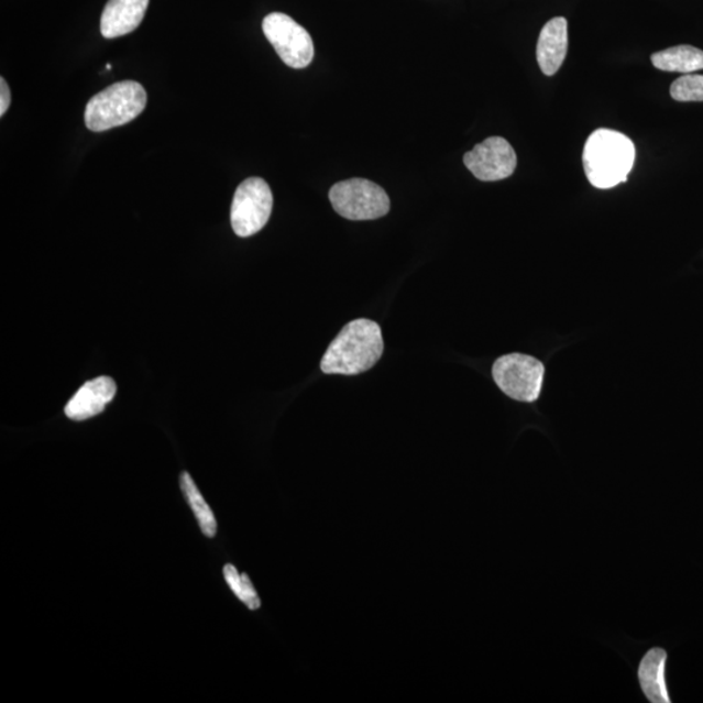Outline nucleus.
Segmentation results:
<instances>
[{
	"label": "nucleus",
	"mask_w": 703,
	"mask_h": 703,
	"mask_svg": "<svg viewBox=\"0 0 703 703\" xmlns=\"http://www.w3.org/2000/svg\"><path fill=\"white\" fill-rule=\"evenodd\" d=\"M117 394V383L110 376H98L85 383L66 406V416L74 421H85L102 414Z\"/></svg>",
	"instance_id": "9"
},
{
	"label": "nucleus",
	"mask_w": 703,
	"mask_h": 703,
	"mask_svg": "<svg viewBox=\"0 0 703 703\" xmlns=\"http://www.w3.org/2000/svg\"><path fill=\"white\" fill-rule=\"evenodd\" d=\"M11 105V90L4 78H0V117H4Z\"/></svg>",
	"instance_id": "17"
},
{
	"label": "nucleus",
	"mask_w": 703,
	"mask_h": 703,
	"mask_svg": "<svg viewBox=\"0 0 703 703\" xmlns=\"http://www.w3.org/2000/svg\"><path fill=\"white\" fill-rule=\"evenodd\" d=\"M180 485L183 493L187 496L191 510H194L198 524H200L204 536L215 538L217 536L216 516L212 514L209 504L204 499L200 490H198L194 479L190 477L188 472L182 473Z\"/></svg>",
	"instance_id": "14"
},
{
	"label": "nucleus",
	"mask_w": 703,
	"mask_h": 703,
	"mask_svg": "<svg viewBox=\"0 0 703 703\" xmlns=\"http://www.w3.org/2000/svg\"><path fill=\"white\" fill-rule=\"evenodd\" d=\"M147 95L140 83L120 81L99 91L85 110V125L91 132H105L131 123L141 116Z\"/></svg>",
	"instance_id": "3"
},
{
	"label": "nucleus",
	"mask_w": 703,
	"mask_h": 703,
	"mask_svg": "<svg viewBox=\"0 0 703 703\" xmlns=\"http://www.w3.org/2000/svg\"><path fill=\"white\" fill-rule=\"evenodd\" d=\"M671 97L678 102H703V76L685 75L671 85Z\"/></svg>",
	"instance_id": "16"
},
{
	"label": "nucleus",
	"mask_w": 703,
	"mask_h": 703,
	"mask_svg": "<svg viewBox=\"0 0 703 703\" xmlns=\"http://www.w3.org/2000/svg\"><path fill=\"white\" fill-rule=\"evenodd\" d=\"M651 63L666 73L689 75L703 69V52L689 45L674 46L652 54Z\"/></svg>",
	"instance_id": "13"
},
{
	"label": "nucleus",
	"mask_w": 703,
	"mask_h": 703,
	"mask_svg": "<svg viewBox=\"0 0 703 703\" xmlns=\"http://www.w3.org/2000/svg\"><path fill=\"white\" fill-rule=\"evenodd\" d=\"M464 165L481 182H499L515 173L517 156L507 140L490 138L464 155Z\"/></svg>",
	"instance_id": "8"
},
{
	"label": "nucleus",
	"mask_w": 703,
	"mask_h": 703,
	"mask_svg": "<svg viewBox=\"0 0 703 703\" xmlns=\"http://www.w3.org/2000/svg\"><path fill=\"white\" fill-rule=\"evenodd\" d=\"M568 52V23L556 18L543 26L537 44V61L546 76H553L565 61Z\"/></svg>",
	"instance_id": "11"
},
{
	"label": "nucleus",
	"mask_w": 703,
	"mask_h": 703,
	"mask_svg": "<svg viewBox=\"0 0 703 703\" xmlns=\"http://www.w3.org/2000/svg\"><path fill=\"white\" fill-rule=\"evenodd\" d=\"M667 652L664 649H650L638 666V681L646 699L651 703H670L666 683Z\"/></svg>",
	"instance_id": "12"
},
{
	"label": "nucleus",
	"mask_w": 703,
	"mask_h": 703,
	"mask_svg": "<svg viewBox=\"0 0 703 703\" xmlns=\"http://www.w3.org/2000/svg\"><path fill=\"white\" fill-rule=\"evenodd\" d=\"M383 350L380 325L371 319H354L332 340L322 358L321 371L340 375L365 373L381 360Z\"/></svg>",
	"instance_id": "1"
},
{
	"label": "nucleus",
	"mask_w": 703,
	"mask_h": 703,
	"mask_svg": "<svg viewBox=\"0 0 703 703\" xmlns=\"http://www.w3.org/2000/svg\"><path fill=\"white\" fill-rule=\"evenodd\" d=\"M223 574L233 594L237 595L248 608L259 609L261 607L259 594L255 592L252 581L246 573L240 574L237 567L227 564L223 568Z\"/></svg>",
	"instance_id": "15"
},
{
	"label": "nucleus",
	"mask_w": 703,
	"mask_h": 703,
	"mask_svg": "<svg viewBox=\"0 0 703 703\" xmlns=\"http://www.w3.org/2000/svg\"><path fill=\"white\" fill-rule=\"evenodd\" d=\"M329 198L338 215L350 220L385 217L391 206L385 189L366 179L337 183L331 188Z\"/></svg>",
	"instance_id": "5"
},
{
	"label": "nucleus",
	"mask_w": 703,
	"mask_h": 703,
	"mask_svg": "<svg viewBox=\"0 0 703 703\" xmlns=\"http://www.w3.org/2000/svg\"><path fill=\"white\" fill-rule=\"evenodd\" d=\"M112 66L111 64H108V66H106V69L111 70Z\"/></svg>",
	"instance_id": "18"
},
{
	"label": "nucleus",
	"mask_w": 703,
	"mask_h": 703,
	"mask_svg": "<svg viewBox=\"0 0 703 703\" xmlns=\"http://www.w3.org/2000/svg\"><path fill=\"white\" fill-rule=\"evenodd\" d=\"M262 30L276 54L288 67L307 68L315 58V45L310 34L293 18L281 12L270 13L262 23Z\"/></svg>",
	"instance_id": "7"
},
{
	"label": "nucleus",
	"mask_w": 703,
	"mask_h": 703,
	"mask_svg": "<svg viewBox=\"0 0 703 703\" xmlns=\"http://www.w3.org/2000/svg\"><path fill=\"white\" fill-rule=\"evenodd\" d=\"M274 198L268 184L261 177H250L234 191L231 224L240 238H250L267 224Z\"/></svg>",
	"instance_id": "6"
},
{
	"label": "nucleus",
	"mask_w": 703,
	"mask_h": 703,
	"mask_svg": "<svg viewBox=\"0 0 703 703\" xmlns=\"http://www.w3.org/2000/svg\"><path fill=\"white\" fill-rule=\"evenodd\" d=\"M545 366L521 353L506 354L494 362L493 378L504 394L521 403H535L541 395Z\"/></svg>",
	"instance_id": "4"
},
{
	"label": "nucleus",
	"mask_w": 703,
	"mask_h": 703,
	"mask_svg": "<svg viewBox=\"0 0 703 703\" xmlns=\"http://www.w3.org/2000/svg\"><path fill=\"white\" fill-rule=\"evenodd\" d=\"M636 160L634 141L620 132L601 128L589 136L582 154L592 186L609 189L628 179Z\"/></svg>",
	"instance_id": "2"
},
{
	"label": "nucleus",
	"mask_w": 703,
	"mask_h": 703,
	"mask_svg": "<svg viewBox=\"0 0 703 703\" xmlns=\"http://www.w3.org/2000/svg\"><path fill=\"white\" fill-rule=\"evenodd\" d=\"M149 0H110L101 18V33L105 39L123 37L138 30L144 20Z\"/></svg>",
	"instance_id": "10"
}]
</instances>
